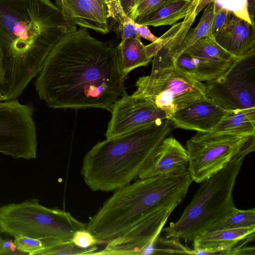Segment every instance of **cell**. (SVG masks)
<instances>
[{
    "label": "cell",
    "instance_id": "obj_33",
    "mask_svg": "<svg viewBox=\"0 0 255 255\" xmlns=\"http://www.w3.org/2000/svg\"><path fill=\"white\" fill-rule=\"evenodd\" d=\"M248 10L251 20L253 24H255L254 16H255V0H248Z\"/></svg>",
    "mask_w": 255,
    "mask_h": 255
},
{
    "label": "cell",
    "instance_id": "obj_28",
    "mask_svg": "<svg viewBox=\"0 0 255 255\" xmlns=\"http://www.w3.org/2000/svg\"><path fill=\"white\" fill-rule=\"evenodd\" d=\"M212 1L220 7L253 24L249 13L248 0H212Z\"/></svg>",
    "mask_w": 255,
    "mask_h": 255
},
{
    "label": "cell",
    "instance_id": "obj_25",
    "mask_svg": "<svg viewBox=\"0 0 255 255\" xmlns=\"http://www.w3.org/2000/svg\"><path fill=\"white\" fill-rule=\"evenodd\" d=\"M42 242L44 249L41 255H92L98 249L97 245L89 249H82L76 246L71 241L61 242L46 240Z\"/></svg>",
    "mask_w": 255,
    "mask_h": 255
},
{
    "label": "cell",
    "instance_id": "obj_2",
    "mask_svg": "<svg viewBox=\"0 0 255 255\" xmlns=\"http://www.w3.org/2000/svg\"><path fill=\"white\" fill-rule=\"evenodd\" d=\"M76 30V24L50 0H0L3 101L18 98L56 43Z\"/></svg>",
    "mask_w": 255,
    "mask_h": 255
},
{
    "label": "cell",
    "instance_id": "obj_31",
    "mask_svg": "<svg viewBox=\"0 0 255 255\" xmlns=\"http://www.w3.org/2000/svg\"><path fill=\"white\" fill-rule=\"evenodd\" d=\"M134 29L136 34L140 38L142 37L151 42L155 41L158 38L151 32L148 26L140 24L136 22L134 25Z\"/></svg>",
    "mask_w": 255,
    "mask_h": 255
},
{
    "label": "cell",
    "instance_id": "obj_3",
    "mask_svg": "<svg viewBox=\"0 0 255 255\" xmlns=\"http://www.w3.org/2000/svg\"><path fill=\"white\" fill-rule=\"evenodd\" d=\"M192 181L188 170L137 178L114 191L86 224L87 230L100 243L106 245L152 213L177 207L186 197Z\"/></svg>",
    "mask_w": 255,
    "mask_h": 255
},
{
    "label": "cell",
    "instance_id": "obj_39",
    "mask_svg": "<svg viewBox=\"0 0 255 255\" xmlns=\"http://www.w3.org/2000/svg\"><path fill=\"white\" fill-rule=\"evenodd\" d=\"M188 0V1H192L193 0Z\"/></svg>",
    "mask_w": 255,
    "mask_h": 255
},
{
    "label": "cell",
    "instance_id": "obj_37",
    "mask_svg": "<svg viewBox=\"0 0 255 255\" xmlns=\"http://www.w3.org/2000/svg\"><path fill=\"white\" fill-rule=\"evenodd\" d=\"M88 0L92 2L94 4H95L100 7H102L103 8H106L104 0Z\"/></svg>",
    "mask_w": 255,
    "mask_h": 255
},
{
    "label": "cell",
    "instance_id": "obj_34",
    "mask_svg": "<svg viewBox=\"0 0 255 255\" xmlns=\"http://www.w3.org/2000/svg\"><path fill=\"white\" fill-rule=\"evenodd\" d=\"M122 5L123 6V7L127 13V14L128 15L129 11L133 6L135 0H120Z\"/></svg>",
    "mask_w": 255,
    "mask_h": 255
},
{
    "label": "cell",
    "instance_id": "obj_35",
    "mask_svg": "<svg viewBox=\"0 0 255 255\" xmlns=\"http://www.w3.org/2000/svg\"><path fill=\"white\" fill-rule=\"evenodd\" d=\"M5 83V80L4 78V75L2 66V56L0 51V90L3 86Z\"/></svg>",
    "mask_w": 255,
    "mask_h": 255
},
{
    "label": "cell",
    "instance_id": "obj_32",
    "mask_svg": "<svg viewBox=\"0 0 255 255\" xmlns=\"http://www.w3.org/2000/svg\"><path fill=\"white\" fill-rule=\"evenodd\" d=\"M254 247H241L227 251L225 255H254Z\"/></svg>",
    "mask_w": 255,
    "mask_h": 255
},
{
    "label": "cell",
    "instance_id": "obj_24",
    "mask_svg": "<svg viewBox=\"0 0 255 255\" xmlns=\"http://www.w3.org/2000/svg\"><path fill=\"white\" fill-rule=\"evenodd\" d=\"M254 227H255V208L243 210L235 207L209 231Z\"/></svg>",
    "mask_w": 255,
    "mask_h": 255
},
{
    "label": "cell",
    "instance_id": "obj_14",
    "mask_svg": "<svg viewBox=\"0 0 255 255\" xmlns=\"http://www.w3.org/2000/svg\"><path fill=\"white\" fill-rule=\"evenodd\" d=\"M189 156L186 148L172 136L161 142L138 178L178 174L188 170Z\"/></svg>",
    "mask_w": 255,
    "mask_h": 255
},
{
    "label": "cell",
    "instance_id": "obj_36",
    "mask_svg": "<svg viewBox=\"0 0 255 255\" xmlns=\"http://www.w3.org/2000/svg\"><path fill=\"white\" fill-rule=\"evenodd\" d=\"M1 234V233L0 231V255H6V251L4 248V243L5 242V240L2 238Z\"/></svg>",
    "mask_w": 255,
    "mask_h": 255
},
{
    "label": "cell",
    "instance_id": "obj_12",
    "mask_svg": "<svg viewBox=\"0 0 255 255\" xmlns=\"http://www.w3.org/2000/svg\"><path fill=\"white\" fill-rule=\"evenodd\" d=\"M111 112L112 117L106 132V138L119 136L167 118L165 113L151 102L133 95L118 99Z\"/></svg>",
    "mask_w": 255,
    "mask_h": 255
},
{
    "label": "cell",
    "instance_id": "obj_22",
    "mask_svg": "<svg viewBox=\"0 0 255 255\" xmlns=\"http://www.w3.org/2000/svg\"><path fill=\"white\" fill-rule=\"evenodd\" d=\"M184 52L216 62H227L238 58L225 50L212 36L202 37Z\"/></svg>",
    "mask_w": 255,
    "mask_h": 255
},
{
    "label": "cell",
    "instance_id": "obj_23",
    "mask_svg": "<svg viewBox=\"0 0 255 255\" xmlns=\"http://www.w3.org/2000/svg\"><path fill=\"white\" fill-rule=\"evenodd\" d=\"M214 12V2H210L205 9L195 28H190L182 43L181 54L204 36H212L211 28Z\"/></svg>",
    "mask_w": 255,
    "mask_h": 255
},
{
    "label": "cell",
    "instance_id": "obj_5",
    "mask_svg": "<svg viewBox=\"0 0 255 255\" xmlns=\"http://www.w3.org/2000/svg\"><path fill=\"white\" fill-rule=\"evenodd\" d=\"M244 159L233 158L221 170L203 181L180 218L163 228L166 239L193 242L235 207L233 191Z\"/></svg>",
    "mask_w": 255,
    "mask_h": 255
},
{
    "label": "cell",
    "instance_id": "obj_10",
    "mask_svg": "<svg viewBox=\"0 0 255 255\" xmlns=\"http://www.w3.org/2000/svg\"><path fill=\"white\" fill-rule=\"evenodd\" d=\"M207 97L226 110H255V52L237 58L229 70L203 83Z\"/></svg>",
    "mask_w": 255,
    "mask_h": 255
},
{
    "label": "cell",
    "instance_id": "obj_16",
    "mask_svg": "<svg viewBox=\"0 0 255 255\" xmlns=\"http://www.w3.org/2000/svg\"><path fill=\"white\" fill-rule=\"evenodd\" d=\"M214 38L222 47L236 57L255 52V25L232 12L226 25Z\"/></svg>",
    "mask_w": 255,
    "mask_h": 255
},
{
    "label": "cell",
    "instance_id": "obj_18",
    "mask_svg": "<svg viewBox=\"0 0 255 255\" xmlns=\"http://www.w3.org/2000/svg\"><path fill=\"white\" fill-rule=\"evenodd\" d=\"M120 63L123 72L127 76L134 69L147 65L152 58L147 46L139 36L128 38L118 45Z\"/></svg>",
    "mask_w": 255,
    "mask_h": 255
},
{
    "label": "cell",
    "instance_id": "obj_13",
    "mask_svg": "<svg viewBox=\"0 0 255 255\" xmlns=\"http://www.w3.org/2000/svg\"><path fill=\"white\" fill-rule=\"evenodd\" d=\"M227 111L207 98L181 109L169 120L175 128L211 132Z\"/></svg>",
    "mask_w": 255,
    "mask_h": 255
},
{
    "label": "cell",
    "instance_id": "obj_30",
    "mask_svg": "<svg viewBox=\"0 0 255 255\" xmlns=\"http://www.w3.org/2000/svg\"><path fill=\"white\" fill-rule=\"evenodd\" d=\"M71 241L76 246L84 249L93 247L100 243L87 229L75 232Z\"/></svg>",
    "mask_w": 255,
    "mask_h": 255
},
{
    "label": "cell",
    "instance_id": "obj_20",
    "mask_svg": "<svg viewBox=\"0 0 255 255\" xmlns=\"http://www.w3.org/2000/svg\"><path fill=\"white\" fill-rule=\"evenodd\" d=\"M191 2L178 0L145 17L138 23L154 27L172 25L185 17Z\"/></svg>",
    "mask_w": 255,
    "mask_h": 255
},
{
    "label": "cell",
    "instance_id": "obj_29",
    "mask_svg": "<svg viewBox=\"0 0 255 255\" xmlns=\"http://www.w3.org/2000/svg\"><path fill=\"white\" fill-rule=\"evenodd\" d=\"M231 13V12L220 7L214 2V12L211 28V32L213 38L226 25L230 18Z\"/></svg>",
    "mask_w": 255,
    "mask_h": 255
},
{
    "label": "cell",
    "instance_id": "obj_26",
    "mask_svg": "<svg viewBox=\"0 0 255 255\" xmlns=\"http://www.w3.org/2000/svg\"><path fill=\"white\" fill-rule=\"evenodd\" d=\"M178 0H135L128 16L136 23L158 9Z\"/></svg>",
    "mask_w": 255,
    "mask_h": 255
},
{
    "label": "cell",
    "instance_id": "obj_17",
    "mask_svg": "<svg viewBox=\"0 0 255 255\" xmlns=\"http://www.w3.org/2000/svg\"><path fill=\"white\" fill-rule=\"evenodd\" d=\"M65 17L82 27L103 34L109 32L106 8L88 0H56Z\"/></svg>",
    "mask_w": 255,
    "mask_h": 255
},
{
    "label": "cell",
    "instance_id": "obj_9",
    "mask_svg": "<svg viewBox=\"0 0 255 255\" xmlns=\"http://www.w3.org/2000/svg\"><path fill=\"white\" fill-rule=\"evenodd\" d=\"M33 109L16 99L0 101V153L14 159L37 157Z\"/></svg>",
    "mask_w": 255,
    "mask_h": 255
},
{
    "label": "cell",
    "instance_id": "obj_4",
    "mask_svg": "<svg viewBox=\"0 0 255 255\" xmlns=\"http://www.w3.org/2000/svg\"><path fill=\"white\" fill-rule=\"evenodd\" d=\"M171 127L165 118L99 141L82 161L85 184L93 191L109 192L138 178Z\"/></svg>",
    "mask_w": 255,
    "mask_h": 255
},
{
    "label": "cell",
    "instance_id": "obj_8",
    "mask_svg": "<svg viewBox=\"0 0 255 255\" xmlns=\"http://www.w3.org/2000/svg\"><path fill=\"white\" fill-rule=\"evenodd\" d=\"M255 135L199 132L186 143L188 170L191 179L201 183L225 167Z\"/></svg>",
    "mask_w": 255,
    "mask_h": 255
},
{
    "label": "cell",
    "instance_id": "obj_7",
    "mask_svg": "<svg viewBox=\"0 0 255 255\" xmlns=\"http://www.w3.org/2000/svg\"><path fill=\"white\" fill-rule=\"evenodd\" d=\"M135 87L132 95L151 102L168 119L181 109L207 98L203 83L174 68L139 77Z\"/></svg>",
    "mask_w": 255,
    "mask_h": 255
},
{
    "label": "cell",
    "instance_id": "obj_15",
    "mask_svg": "<svg viewBox=\"0 0 255 255\" xmlns=\"http://www.w3.org/2000/svg\"><path fill=\"white\" fill-rule=\"evenodd\" d=\"M255 232V227L207 231L194 239L193 249L198 255H225L253 240Z\"/></svg>",
    "mask_w": 255,
    "mask_h": 255
},
{
    "label": "cell",
    "instance_id": "obj_1",
    "mask_svg": "<svg viewBox=\"0 0 255 255\" xmlns=\"http://www.w3.org/2000/svg\"><path fill=\"white\" fill-rule=\"evenodd\" d=\"M115 40L91 36L84 27L62 36L35 77L39 98L53 109L100 108L111 111L128 95Z\"/></svg>",
    "mask_w": 255,
    "mask_h": 255
},
{
    "label": "cell",
    "instance_id": "obj_27",
    "mask_svg": "<svg viewBox=\"0 0 255 255\" xmlns=\"http://www.w3.org/2000/svg\"><path fill=\"white\" fill-rule=\"evenodd\" d=\"M14 244L17 251L29 255H41L44 249L41 240L19 235L14 238Z\"/></svg>",
    "mask_w": 255,
    "mask_h": 255
},
{
    "label": "cell",
    "instance_id": "obj_38",
    "mask_svg": "<svg viewBox=\"0 0 255 255\" xmlns=\"http://www.w3.org/2000/svg\"><path fill=\"white\" fill-rule=\"evenodd\" d=\"M3 101V97H2L1 93H0V101Z\"/></svg>",
    "mask_w": 255,
    "mask_h": 255
},
{
    "label": "cell",
    "instance_id": "obj_11",
    "mask_svg": "<svg viewBox=\"0 0 255 255\" xmlns=\"http://www.w3.org/2000/svg\"><path fill=\"white\" fill-rule=\"evenodd\" d=\"M176 207L158 210L132 227L123 236L108 243L92 255L151 254L152 247L167 219Z\"/></svg>",
    "mask_w": 255,
    "mask_h": 255
},
{
    "label": "cell",
    "instance_id": "obj_19",
    "mask_svg": "<svg viewBox=\"0 0 255 255\" xmlns=\"http://www.w3.org/2000/svg\"><path fill=\"white\" fill-rule=\"evenodd\" d=\"M213 131L255 135V110L227 111Z\"/></svg>",
    "mask_w": 255,
    "mask_h": 255
},
{
    "label": "cell",
    "instance_id": "obj_21",
    "mask_svg": "<svg viewBox=\"0 0 255 255\" xmlns=\"http://www.w3.org/2000/svg\"><path fill=\"white\" fill-rule=\"evenodd\" d=\"M107 19L112 20L113 24L109 26L113 28L118 36L121 38V41L126 39L135 36H138L136 34L134 25L136 22L130 18L125 11L120 0H104Z\"/></svg>",
    "mask_w": 255,
    "mask_h": 255
},
{
    "label": "cell",
    "instance_id": "obj_6",
    "mask_svg": "<svg viewBox=\"0 0 255 255\" xmlns=\"http://www.w3.org/2000/svg\"><path fill=\"white\" fill-rule=\"evenodd\" d=\"M86 225L70 213L45 207L35 198L0 206V231L13 238L23 235L67 242L77 231L86 229Z\"/></svg>",
    "mask_w": 255,
    "mask_h": 255
}]
</instances>
